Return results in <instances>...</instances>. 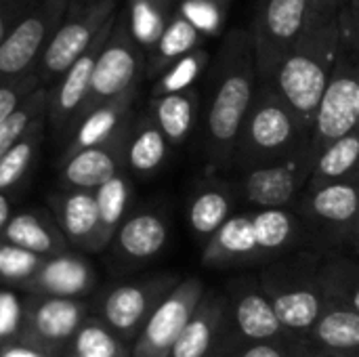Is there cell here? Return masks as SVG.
<instances>
[{"mask_svg": "<svg viewBox=\"0 0 359 357\" xmlns=\"http://www.w3.org/2000/svg\"><path fill=\"white\" fill-rule=\"evenodd\" d=\"M86 305L78 299L40 297L25 309V326L19 343L40 349L50 356L74 343L78 330L84 324Z\"/></svg>", "mask_w": 359, "mask_h": 357, "instance_id": "14", "label": "cell"}, {"mask_svg": "<svg viewBox=\"0 0 359 357\" xmlns=\"http://www.w3.org/2000/svg\"><path fill=\"white\" fill-rule=\"evenodd\" d=\"M168 242V227L154 210L130 215L114 238L116 257L126 263H143L162 252Z\"/></svg>", "mask_w": 359, "mask_h": 357, "instance_id": "22", "label": "cell"}, {"mask_svg": "<svg viewBox=\"0 0 359 357\" xmlns=\"http://www.w3.org/2000/svg\"><path fill=\"white\" fill-rule=\"evenodd\" d=\"M95 286V274L86 261L69 252L44 259L40 271L23 286L42 297L76 299Z\"/></svg>", "mask_w": 359, "mask_h": 357, "instance_id": "21", "label": "cell"}, {"mask_svg": "<svg viewBox=\"0 0 359 357\" xmlns=\"http://www.w3.org/2000/svg\"><path fill=\"white\" fill-rule=\"evenodd\" d=\"M177 278L160 276L145 282L116 286L103 301L105 324L122 341L139 339L154 311L179 286Z\"/></svg>", "mask_w": 359, "mask_h": 357, "instance_id": "13", "label": "cell"}, {"mask_svg": "<svg viewBox=\"0 0 359 357\" xmlns=\"http://www.w3.org/2000/svg\"><path fill=\"white\" fill-rule=\"evenodd\" d=\"M120 0H90L72 4L61 27L53 36L40 61V78L46 88H53L63 74L93 46L101 32L118 17Z\"/></svg>", "mask_w": 359, "mask_h": 357, "instance_id": "7", "label": "cell"}, {"mask_svg": "<svg viewBox=\"0 0 359 357\" xmlns=\"http://www.w3.org/2000/svg\"><path fill=\"white\" fill-rule=\"evenodd\" d=\"M359 128V53L349 29L347 8L343 13V38L339 59L322 97L307 156L316 166V160L332 143L345 139Z\"/></svg>", "mask_w": 359, "mask_h": 357, "instance_id": "5", "label": "cell"}, {"mask_svg": "<svg viewBox=\"0 0 359 357\" xmlns=\"http://www.w3.org/2000/svg\"><path fill=\"white\" fill-rule=\"evenodd\" d=\"M198 101L200 99L196 88L149 101V114L170 145H181L191 135L198 116Z\"/></svg>", "mask_w": 359, "mask_h": 357, "instance_id": "28", "label": "cell"}, {"mask_svg": "<svg viewBox=\"0 0 359 357\" xmlns=\"http://www.w3.org/2000/svg\"><path fill=\"white\" fill-rule=\"evenodd\" d=\"M320 265L322 261L318 257L280 261L259 276L261 288L273 303L282 326L292 337L309 335L332 305L320 278Z\"/></svg>", "mask_w": 359, "mask_h": 357, "instance_id": "4", "label": "cell"}, {"mask_svg": "<svg viewBox=\"0 0 359 357\" xmlns=\"http://www.w3.org/2000/svg\"><path fill=\"white\" fill-rule=\"evenodd\" d=\"M347 21H349V29H351V34H353V40H355V46H358V53H359V23H355V21L351 19L349 8H347Z\"/></svg>", "mask_w": 359, "mask_h": 357, "instance_id": "47", "label": "cell"}, {"mask_svg": "<svg viewBox=\"0 0 359 357\" xmlns=\"http://www.w3.org/2000/svg\"><path fill=\"white\" fill-rule=\"evenodd\" d=\"M257 242L265 261L282 257L305 234L303 221L292 210H252Z\"/></svg>", "mask_w": 359, "mask_h": 357, "instance_id": "27", "label": "cell"}, {"mask_svg": "<svg viewBox=\"0 0 359 357\" xmlns=\"http://www.w3.org/2000/svg\"><path fill=\"white\" fill-rule=\"evenodd\" d=\"M349 15L355 23H359V0H349Z\"/></svg>", "mask_w": 359, "mask_h": 357, "instance_id": "48", "label": "cell"}, {"mask_svg": "<svg viewBox=\"0 0 359 357\" xmlns=\"http://www.w3.org/2000/svg\"><path fill=\"white\" fill-rule=\"evenodd\" d=\"M309 21V0H261L250 29L261 82L273 80L284 59L303 38Z\"/></svg>", "mask_w": 359, "mask_h": 357, "instance_id": "8", "label": "cell"}, {"mask_svg": "<svg viewBox=\"0 0 359 357\" xmlns=\"http://www.w3.org/2000/svg\"><path fill=\"white\" fill-rule=\"evenodd\" d=\"M305 229L330 246H355L359 227V183H328L305 189L297 204Z\"/></svg>", "mask_w": 359, "mask_h": 357, "instance_id": "10", "label": "cell"}, {"mask_svg": "<svg viewBox=\"0 0 359 357\" xmlns=\"http://www.w3.org/2000/svg\"><path fill=\"white\" fill-rule=\"evenodd\" d=\"M2 242L29 250L42 259L59 257L67 252V238L57 223L48 221L40 213H19L2 229Z\"/></svg>", "mask_w": 359, "mask_h": 357, "instance_id": "24", "label": "cell"}, {"mask_svg": "<svg viewBox=\"0 0 359 357\" xmlns=\"http://www.w3.org/2000/svg\"><path fill=\"white\" fill-rule=\"evenodd\" d=\"M353 250L359 252V227H358V238H355V246H353Z\"/></svg>", "mask_w": 359, "mask_h": 357, "instance_id": "50", "label": "cell"}, {"mask_svg": "<svg viewBox=\"0 0 359 357\" xmlns=\"http://www.w3.org/2000/svg\"><path fill=\"white\" fill-rule=\"evenodd\" d=\"M229 311L233 314V322L238 326L244 343H294L292 335L282 326L273 303L255 282H240L233 286Z\"/></svg>", "mask_w": 359, "mask_h": 357, "instance_id": "16", "label": "cell"}, {"mask_svg": "<svg viewBox=\"0 0 359 357\" xmlns=\"http://www.w3.org/2000/svg\"><path fill=\"white\" fill-rule=\"evenodd\" d=\"M124 13L133 38L147 55L158 46L175 17L168 0H126Z\"/></svg>", "mask_w": 359, "mask_h": 357, "instance_id": "31", "label": "cell"}, {"mask_svg": "<svg viewBox=\"0 0 359 357\" xmlns=\"http://www.w3.org/2000/svg\"><path fill=\"white\" fill-rule=\"evenodd\" d=\"M74 357H126V353L107 324L88 320L74 339Z\"/></svg>", "mask_w": 359, "mask_h": 357, "instance_id": "38", "label": "cell"}, {"mask_svg": "<svg viewBox=\"0 0 359 357\" xmlns=\"http://www.w3.org/2000/svg\"><path fill=\"white\" fill-rule=\"evenodd\" d=\"M311 173L313 164L305 149L284 162L246 173L242 196L255 210H290L301 202Z\"/></svg>", "mask_w": 359, "mask_h": 357, "instance_id": "12", "label": "cell"}, {"mask_svg": "<svg viewBox=\"0 0 359 357\" xmlns=\"http://www.w3.org/2000/svg\"><path fill=\"white\" fill-rule=\"evenodd\" d=\"M320 278L330 303L359 314V265L347 257H330L320 265Z\"/></svg>", "mask_w": 359, "mask_h": 357, "instance_id": "33", "label": "cell"}, {"mask_svg": "<svg viewBox=\"0 0 359 357\" xmlns=\"http://www.w3.org/2000/svg\"><path fill=\"white\" fill-rule=\"evenodd\" d=\"M69 0H42L0 36V76L11 78L40 67L42 55L69 13Z\"/></svg>", "mask_w": 359, "mask_h": 357, "instance_id": "9", "label": "cell"}, {"mask_svg": "<svg viewBox=\"0 0 359 357\" xmlns=\"http://www.w3.org/2000/svg\"><path fill=\"white\" fill-rule=\"evenodd\" d=\"M53 210L57 225L74 246L86 252H99L101 217L95 191L67 189L53 198Z\"/></svg>", "mask_w": 359, "mask_h": 357, "instance_id": "20", "label": "cell"}, {"mask_svg": "<svg viewBox=\"0 0 359 357\" xmlns=\"http://www.w3.org/2000/svg\"><path fill=\"white\" fill-rule=\"evenodd\" d=\"M147 72V53L139 46L128 29L126 13L120 11L118 21L97 59L93 84L78 124L97 107L126 95L133 88H139ZM78 128V126H76Z\"/></svg>", "mask_w": 359, "mask_h": 357, "instance_id": "6", "label": "cell"}, {"mask_svg": "<svg viewBox=\"0 0 359 357\" xmlns=\"http://www.w3.org/2000/svg\"><path fill=\"white\" fill-rule=\"evenodd\" d=\"M137 95H139V88H133L126 95L97 107L86 118H82V122L78 124V128L72 135V141L67 143V147L63 151V160H67L88 147L105 145V143H111L118 137L126 135L135 124L130 109H133Z\"/></svg>", "mask_w": 359, "mask_h": 357, "instance_id": "18", "label": "cell"}, {"mask_svg": "<svg viewBox=\"0 0 359 357\" xmlns=\"http://www.w3.org/2000/svg\"><path fill=\"white\" fill-rule=\"evenodd\" d=\"M50 88H38L19 109H15L4 122H0V156H4L17 141H21L34 124L48 118Z\"/></svg>", "mask_w": 359, "mask_h": 357, "instance_id": "36", "label": "cell"}, {"mask_svg": "<svg viewBox=\"0 0 359 357\" xmlns=\"http://www.w3.org/2000/svg\"><path fill=\"white\" fill-rule=\"evenodd\" d=\"M15 215H11V200H8V194H2L0 191V231L11 223Z\"/></svg>", "mask_w": 359, "mask_h": 357, "instance_id": "46", "label": "cell"}, {"mask_svg": "<svg viewBox=\"0 0 359 357\" xmlns=\"http://www.w3.org/2000/svg\"><path fill=\"white\" fill-rule=\"evenodd\" d=\"M86 2H90V0H72V4H86Z\"/></svg>", "mask_w": 359, "mask_h": 357, "instance_id": "51", "label": "cell"}, {"mask_svg": "<svg viewBox=\"0 0 359 357\" xmlns=\"http://www.w3.org/2000/svg\"><path fill=\"white\" fill-rule=\"evenodd\" d=\"M40 69H32L19 76L2 78L0 84V122H4L15 109H19L38 88H42Z\"/></svg>", "mask_w": 359, "mask_h": 357, "instance_id": "41", "label": "cell"}, {"mask_svg": "<svg viewBox=\"0 0 359 357\" xmlns=\"http://www.w3.org/2000/svg\"><path fill=\"white\" fill-rule=\"evenodd\" d=\"M208 61H210V55L204 48H198V50L189 53L187 57L179 59L156 80L154 90H151V99L194 88V82L202 76Z\"/></svg>", "mask_w": 359, "mask_h": 357, "instance_id": "37", "label": "cell"}, {"mask_svg": "<svg viewBox=\"0 0 359 357\" xmlns=\"http://www.w3.org/2000/svg\"><path fill=\"white\" fill-rule=\"evenodd\" d=\"M46 120L48 118L34 124V128L21 141H17L4 156H0V191L2 194H8V191L17 189V185L29 173V166L36 160L40 143L44 139Z\"/></svg>", "mask_w": 359, "mask_h": 357, "instance_id": "34", "label": "cell"}, {"mask_svg": "<svg viewBox=\"0 0 359 357\" xmlns=\"http://www.w3.org/2000/svg\"><path fill=\"white\" fill-rule=\"evenodd\" d=\"M328 183H359V130L332 143L316 160L309 187Z\"/></svg>", "mask_w": 359, "mask_h": 357, "instance_id": "30", "label": "cell"}, {"mask_svg": "<svg viewBox=\"0 0 359 357\" xmlns=\"http://www.w3.org/2000/svg\"><path fill=\"white\" fill-rule=\"evenodd\" d=\"M297 357H328L326 353H322L320 349H318V353H307V351H303V347L299 349V356Z\"/></svg>", "mask_w": 359, "mask_h": 357, "instance_id": "49", "label": "cell"}, {"mask_svg": "<svg viewBox=\"0 0 359 357\" xmlns=\"http://www.w3.org/2000/svg\"><path fill=\"white\" fill-rule=\"evenodd\" d=\"M120 15V13H118ZM118 17L101 32V36L93 42V46L63 74V78L50 88V103H48V122L57 137L67 135L69 130H76L80 114L84 109V103L90 93L93 74L97 59L116 25Z\"/></svg>", "mask_w": 359, "mask_h": 357, "instance_id": "15", "label": "cell"}, {"mask_svg": "<svg viewBox=\"0 0 359 357\" xmlns=\"http://www.w3.org/2000/svg\"><path fill=\"white\" fill-rule=\"evenodd\" d=\"M229 318V301L217 292H206L189 320L170 357H208Z\"/></svg>", "mask_w": 359, "mask_h": 357, "instance_id": "23", "label": "cell"}, {"mask_svg": "<svg viewBox=\"0 0 359 357\" xmlns=\"http://www.w3.org/2000/svg\"><path fill=\"white\" fill-rule=\"evenodd\" d=\"M44 265V259L23 250L19 246H13L8 242H2L0 246V276L6 284H21L25 286Z\"/></svg>", "mask_w": 359, "mask_h": 357, "instance_id": "39", "label": "cell"}, {"mask_svg": "<svg viewBox=\"0 0 359 357\" xmlns=\"http://www.w3.org/2000/svg\"><path fill=\"white\" fill-rule=\"evenodd\" d=\"M217 2H227V0H217Z\"/></svg>", "mask_w": 359, "mask_h": 357, "instance_id": "52", "label": "cell"}, {"mask_svg": "<svg viewBox=\"0 0 359 357\" xmlns=\"http://www.w3.org/2000/svg\"><path fill=\"white\" fill-rule=\"evenodd\" d=\"M128 135L118 137L111 143L88 147L67 160L61 166V183L67 189L97 191L111 179L124 175L126 170V141Z\"/></svg>", "mask_w": 359, "mask_h": 357, "instance_id": "17", "label": "cell"}, {"mask_svg": "<svg viewBox=\"0 0 359 357\" xmlns=\"http://www.w3.org/2000/svg\"><path fill=\"white\" fill-rule=\"evenodd\" d=\"M259 88L250 29H231L219 50L206 109V154L217 170H231L236 145Z\"/></svg>", "mask_w": 359, "mask_h": 357, "instance_id": "1", "label": "cell"}, {"mask_svg": "<svg viewBox=\"0 0 359 357\" xmlns=\"http://www.w3.org/2000/svg\"><path fill=\"white\" fill-rule=\"evenodd\" d=\"M309 133L271 82H261L242 126L231 170L252 173L284 162L309 147Z\"/></svg>", "mask_w": 359, "mask_h": 357, "instance_id": "3", "label": "cell"}, {"mask_svg": "<svg viewBox=\"0 0 359 357\" xmlns=\"http://www.w3.org/2000/svg\"><path fill=\"white\" fill-rule=\"evenodd\" d=\"M231 217V198L221 185L200 189L189 204V227L198 240H210Z\"/></svg>", "mask_w": 359, "mask_h": 357, "instance_id": "32", "label": "cell"}, {"mask_svg": "<svg viewBox=\"0 0 359 357\" xmlns=\"http://www.w3.org/2000/svg\"><path fill=\"white\" fill-rule=\"evenodd\" d=\"M301 347L294 343L280 345V343H246L242 347H229L221 351L219 357H297Z\"/></svg>", "mask_w": 359, "mask_h": 357, "instance_id": "43", "label": "cell"}, {"mask_svg": "<svg viewBox=\"0 0 359 357\" xmlns=\"http://www.w3.org/2000/svg\"><path fill=\"white\" fill-rule=\"evenodd\" d=\"M2 357H48V356H46V353H42V351H40V349H36V347L23 345V343H11V345H4Z\"/></svg>", "mask_w": 359, "mask_h": 357, "instance_id": "45", "label": "cell"}, {"mask_svg": "<svg viewBox=\"0 0 359 357\" xmlns=\"http://www.w3.org/2000/svg\"><path fill=\"white\" fill-rule=\"evenodd\" d=\"M168 2H170V0H168Z\"/></svg>", "mask_w": 359, "mask_h": 357, "instance_id": "53", "label": "cell"}, {"mask_svg": "<svg viewBox=\"0 0 359 357\" xmlns=\"http://www.w3.org/2000/svg\"><path fill=\"white\" fill-rule=\"evenodd\" d=\"M25 326V309L15 290L6 288L0 295V337L4 345L19 343Z\"/></svg>", "mask_w": 359, "mask_h": 357, "instance_id": "42", "label": "cell"}, {"mask_svg": "<svg viewBox=\"0 0 359 357\" xmlns=\"http://www.w3.org/2000/svg\"><path fill=\"white\" fill-rule=\"evenodd\" d=\"M311 17H339L349 8V0H309Z\"/></svg>", "mask_w": 359, "mask_h": 357, "instance_id": "44", "label": "cell"}, {"mask_svg": "<svg viewBox=\"0 0 359 357\" xmlns=\"http://www.w3.org/2000/svg\"><path fill=\"white\" fill-rule=\"evenodd\" d=\"M202 261L206 267H238L263 263L265 259L257 242L252 210L231 215L229 221L206 242Z\"/></svg>", "mask_w": 359, "mask_h": 357, "instance_id": "19", "label": "cell"}, {"mask_svg": "<svg viewBox=\"0 0 359 357\" xmlns=\"http://www.w3.org/2000/svg\"><path fill=\"white\" fill-rule=\"evenodd\" d=\"M309 341L328 357H359V314L332 303L309 332Z\"/></svg>", "mask_w": 359, "mask_h": 357, "instance_id": "25", "label": "cell"}, {"mask_svg": "<svg viewBox=\"0 0 359 357\" xmlns=\"http://www.w3.org/2000/svg\"><path fill=\"white\" fill-rule=\"evenodd\" d=\"M206 290L198 278L183 280L154 311L133 347V357H170Z\"/></svg>", "mask_w": 359, "mask_h": 357, "instance_id": "11", "label": "cell"}, {"mask_svg": "<svg viewBox=\"0 0 359 357\" xmlns=\"http://www.w3.org/2000/svg\"><path fill=\"white\" fill-rule=\"evenodd\" d=\"M179 15H183L202 36H219L225 25L227 2L183 0L179 6Z\"/></svg>", "mask_w": 359, "mask_h": 357, "instance_id": "40", "label": "cell"}, {"mask_svg": "<svg viewBox=\"0 0 359 357\" xmlns=\"http://www.w3.org/2000/svg\"><path fill=\"white\" fill-rule=\"evenodd\" d=\"M4 2H6V0H4Z\"/></svg>", "mask_w": 359, "mask_h": 357, "instance_id": "54", "label": "cell"}, {"mask_svg": "<svg viewBox=\"0 0 359 357\" xmlns=\"http://www.w3.org/2000/svg\"><path fill=\"white\" fill-rule=\"evenodd\" d=\"M202 34L179 13H175L170 25L160 38L158 46L147 55V72L145 78H160L172 63L198 50L202 44Z\"/></svg>", "mask_w": 359, "mask_h": 357, "instance_id": "29", "label": "cell"}, {"mask_svg": "<svg viewBox=\"0 0 359 357\" xmlns=\"http://www.w3.org/2000/svg\"><path fill=\"white\" fill-rule=\"evenodd\" d=\"M97 196V206H99V217H101V231H99V246L101 250L114 242L118 229L124 223V213L128 208L130 200V183L124 175L111 179L103 187L95 191Z\"/></svg>", "mask_w": 359, "mask_h": 357, "instance_id": "35", "label": "cell"}, {"mask_svg": "<svg viewBox=\"0 0 359 357\" xmlns=\"http://www.w3.org/2000/svg\"><path fill=\"white\" fill-rule=\"evenodd\" d=\"M168 139L160 130L151 114L141 116L126 141V170L139 177H149L158 173L168 156Z\"/></svg>", "mask_w": 359, "mask_h": 357, "instance_id": "26", "label": "cell"}, {"mask_svg": "<svg viewBox=\"0 0 359 357\" xmlns=\"http://www.w3.org/2000/svg\"><path fill=\"white\" fill-rule=\"evenodd\" d=\"M341 38L343 15L311 17L303 38L284 59L271 80V84L278 88V93L284 97L309 135L313 130L322 97L339 59Z\"/></svg>", "mask_w": 359, "mask_h": 357, "instance_id": "2", "label": "cell"}]
</instances>
